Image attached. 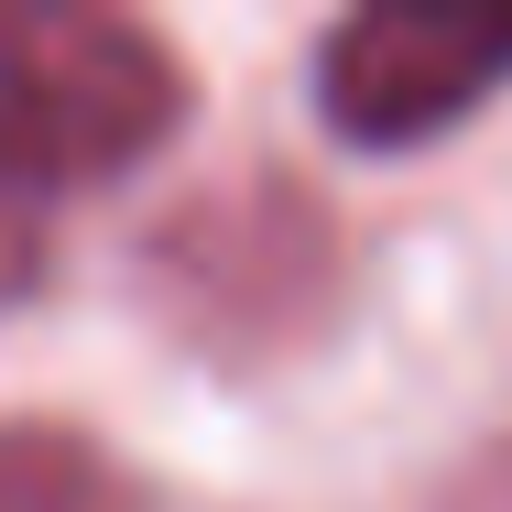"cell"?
<instances>
[{"label": "cell", "mask_w": 512, "mask_h": 512, "mask_svg": "<svg viewBox=\"0 0 512 512\" xmlns=\"http://www.w3.org/2000/svg\"><path fill=\"white\" fill-rule=\"evenodd\" d=\"M197 109L186 55L88 0H0V186L66 197L153 164Z\"/></svg>", "instance_id": "obj_1"}, {"label": "cell", "mask_w": 512, "mask_h": 512, "mask_svg": "<svg viewBox=\"0 0 512 512\" xmlns=\"http://www.w3.org/2000/svg\"><path fill=\"white\" fill-rule=\"evenodd\" d=\"M142 306L207 360L306 349L338 306V218L295 175H229L142 240Z\"/></svg>", "instance_id": "obj_2"}, {"label": "cell", "mask_w": 512, "mask_h": 512, "mask_svg": "<svg viewBox=\"0 0 512 512\" xmlns=\"http://www.w3.org/2000/svg\"><path fill=\"white\" fill-rule=\"evenodd\" d=\"M512 77V22L480 11H349L316 44V109L360 153H414L458 131Z\"/></svg>", "instance_id": "obj_3"}, {"label": "cell", "mask_w": 512, "mask_h": 512, "mask_svg": "<svg viewBox=\"0 0 512 512\" xmlns=\"http://www.w3.org/2000/svg\"><path fill=\"white\" fill-rule=\"evenodd\" d=\"M0 512H153L142 469L109 458L88 425L0 414Z\"/></svg>", "instance_id": "obj_4"}, {"label": "cell", "mask_w": 512, "mask_h": 512, "mask_svg": "<svg viewBox=\"0 0 512 512\" xmlns=\"http://www.w3.org/2000/svg\"><path fill=\"white\" fill-rule=\"evenodd\" d=\"M425 512H512V425H502V436H480V447L425 491Z\"/></svg>", "instance_id": "obj_5"}, {"label": "cell", "mask_w": 512, "mask_h": 512, "mask_svg": "<svg viewBox=\"0 0 512 512\" xmlns=\"http://www.w3.org/2000/svg\"><path fill=\"white\" fill-rule=\"evenodd\" d=\"M44 284V207L0 186V306H22Z\"/></svg>", "instance_id": "obj_6"}]
</instances>
